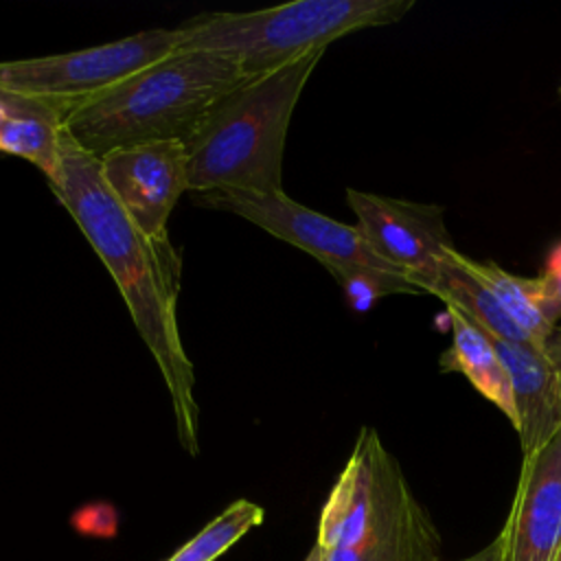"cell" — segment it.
<instances>
[{"label":"cell","instance_id":"obj_9","mask_svg":"<svg viewBox=\"0 0 561 561\" xmlns=\"http://www.w3.org/2000/svg\"><path fill=\"white\" fill-rule=\"evenodd\" d=\"M101 175L138 226L156 241L169 239V217L182 193H188L186 149L180 140H156L107 151L99 158Z\"/></svg>","mask_w":561,"mask_h":561},{"label":"cell","instance_id":"obj_14","mask_svg":"<svg viewBox=\"0 0 561 561\" xmlns=\"http://www.w3.org/2000/svg\"><path fill=\"white\" fill-rule=\"evenodd\" d=\"M471 274H476L500 300L511 320L528 335L533 346L546 351V342L559 327L561 307L550 298L541 278L517 276L493 261H473L462 256Z\"/></svg>","mask_w":561,"mask_h":561},{"label":"cell","instance_id":"obj_1","mask_svg":"<svg viewBox=\"0 0 561 561\" xmlns=\"http://www.w3.org/2000/svg\"><path fill=\"white\" fill-rule=\"evenodd\" d=\"M48 186L121 289L136 331L167 386L180 445L197 456L195 370L178 324L182 254L171 241H156L138 230L107 188L99 158L81 149L66 129L61 134L59 171Z\"/></svg>","mask_w":561,"mask_h":561},{"label":"cell","instance_id":"obj_23","mask_svg":"<svg viewBox=\"0 0 561 561\" xmlns=\"http://www.w3.org/2000/svg\"><path fill=\"white\" fill-rule=\"evenodd\" d=\"M554 561H561V548H559V552H557V557H554Z\"/></svg>","mask_w":561,"mask_h":561},{"label":"cell","instance_id":"obj_8","mask_svg":"<svg viewBox=\"0 0 561 561\" xmlns=\"http://www.w3.org/2000/svg\"><path fill=\"white\" fill-rule=\"evenodd\" d=\"M357 230L394 270L430 294L445 254L456 248L447 234L443 208L346 188Z\"/></svg>","mask_w":561,"mask_h":561},{"label":"cell","instance_id":"obj_13","mask_svg":"<svg viewBox=\"0 0 561 561\" xmlns=\"http://www.w3.org/2000/svg\"><path fill=\"white\" fill-rule=\"evenodd\" d=\"M465 254L451 248L436 274V280L430 287L432 296H438L445 307L456 309L478 329H482L491 340L513 342V344H530L528 335L511 320L493 291L469 272L465 265ZM537 348V346H535Z\"/></svg>","mask_w":561,"mask_h":561},{"label":"cell","instance_id":"obj_22","mask_svg":"<svg viewBox=\"0 0 561 561\" xmlns=\"http://www.w3.org/2000/svg\"><path fill=\"white\" fill-rule=\"evenodd\" d=\"M305 561H324V557H322V550H320V548L313 543V548L307 552Z\"/></svg>","mask_w":561,"mask_h":561},{"label":"cell","instance_id":"obj_15","mask_svg":"<svg viewBox=\"0 0 561 561\" xmlns=\"http://www.w3.org/2000/svg\"><path fill=\"white\" fill-rule=\"evenodd\" d=\"M64 114L48 103H33L0 125V153L35 164L50 182L59 171Z\"/></svg>","mask_w":561,"mask_h":561},{"label":"cell","instance_id":"obj_21","mask_svg":"<svg viewBox=\"0 0 561 561\" xmlns=\"http://www.w3.org/2000/svg\"><path fill=\"white\" fill-rule=\"evenodd\" d=\"M546 353L552 362V366L557 368V375H559V381H561V327H557L552 331V335L548 337L546 342Z\"/></svg>","mask_w":561,"mask_h":561},{"label":"cell","instance_id":"obj_18","mask_svg":"<svg viewBox=\"0 0 561 561\" xmlns=\"http://www.w3.org/2000/svg\"><path fill=\"white\" fill-rule=\"evenodd\" d=\"M550 298L561 307V241L550 250L543 274L539 276Z\"/></svg>","mask_w":561,"mask_h":561},{"label":"cell","instance_id":"obj_4","mask_svg":"<svg viewBox=\"0 0 561 561\" xmlns=\"http://www.w3.org/2000/svg\"><path fill=\"white\" fill-rule=\"evenodd\" d=\"M316 546L324 561H443L436 526L368 425L320 511Z\"/></svg>","mask_w":561,"mask_h":561},{"label":"cell","instance_id":"obj_17","mask_svg":"<svg viewBox=\"0 0 561 561\" xmlns=\"http://www.w3.org/2000/svg\"><path fill=\"white\" fill-rule=\"evenodd\" d=\"M327 270L344 291L348 307L357 313L370 311L379 298L392 294H423L405 274L399 272L364 265H335Z\"/></svg>","mask_w":561,"mask_h":561},{"label":"cell","instance_id":"obj_7","mask_svg":"<svg viewBox=\"0 0 561 561\" xmlns=\"http://www.w3.org/2000/svg\"><path fill=\"white\" fill-rule=\"evenodd\" d=\"M195 204L234 213L276 239L311 254L324 267L364 265L375 270H394L364 239L357 226L335 221L313 208L291 199L287 193L243 195V193H199ZM401 274V272H399Z\"/></svg>","mask_w":561,"mask_h":561},{"label":"cell","instance_id":"obj_20","mask_svg":"<svg viewBox=\"0 0 561 561\" xmlns=\"http://www.w3.org/2000/svg\"><path fill=\"white\" fill-rule=\"evenodd\" d=\"M458 561H504V550H502L500 537H495L482 550H478V552H473V554H469L465 559H458Z\"/></svg>","mask_w":561,"mask_h":561},{"label":"cell","instance_id":"obj_2","mask_svg":"<svg viewBox=\"0 0 561 561\" xmlns=\"http://www.w3.org/2000/svg\"><path fill=\"white\" fill-rule=\"evenodd\" d=\"M248 79L230 57L173 50L77 105L64 129L94 158L142 142H186L210 110Z\"/></svg>","mask_w":561,"mask_h":561},{"label":"cell","instance_id":"obj_16","mask_svg":"<svg viewBox=\"0 0 561 561\" xmlns=\"http://www.w3.org/2000/svg\"><path fill=\"white\" fill-rule=\"evenodd\" d=\"M265 511L250 500H234L213 517L197 535L180 546L167 561H215L232 548L245 533L256 528Z\"/></svg>","mask_w":561,"mask_h":561},{"label":"cell","instance_id":"obj_19","mask_svg":"<svg viewBox=\"0 0 561 561\" xmlns=\"http://www.w3.org/2000/svg\"><path fill=\"white\" fill-rule=\"evenodd\" d=\"M33 103H37V101L22 99V96H15V94H11V92L0 90V125H2V121H4L7 116H11V114H15V112H20V110H26V107H31Z\"/></svg>","mask_w":561,"mask_h":561},{"label":"cell","instance_id":"obj_10","mask_svg":"<svg viewBox=\"0 0 561 561\" xmlns=\"http://www.w3.org/2000/svg\"><path fill=\"white\" fill-rule=\"evenodd\" d=\"M497 537L504 561H554L561 548V432L522 456L515 497Z\"/></svg>","mask_w":561,"mask_h":561},{"label":"cell","instance_id":"obj_12","mask_svg":"<svg viewBox=\"0 0 561 561\" xmlns=\"http://www.w3.org/2000/svg\"><path fill=\"white\" fill-rule=\"evenodd\" d=\"M447 316L451 324V344L440 355L443 370L462 373L469 383L517 430L519 421L511 379L493 340L456 309L447 307Z\"/></svg>","mask_w":561,"mask_h":561},{"label":"cell","instance_id":"obj_24","mask_svg":"<svg viewBox=\"0 0 561 561\" xmlns=\"http://www.w3.org/2000/svg\"><path fill=\"white\" fill-rule=\"evenodd\" d=\"M559 94H561V88H559Z\"/></svg>","mask_w":561,"mask_h":561},{"label":"cell","instance_id":"obj_11","mask_svg":"<svg viewBox=\"0 0 561 561\" xmlns=\"http://www.w3.org/2000/svg\"><path fill=\"white\" fill-rule=\"evenodd\" d=\"M513 388L522 456L541 449L561 432V381L546 351L493 340Z\"/></svg>","mask_w":561,"mask_h":561},{"label":"cell","instance_id":"obj_3","mask_svg":"<svg viewBox=\"0 0 561 561\" xmlns=\"http://www.w3.org/2000/svg\"><path fill=\"white\" fill-rule=\"evenodd\" d=\"M324 50L259 75L226 94L184 142L188 193L276 195L289 121Z\"/></svg>","mask_w":561,"mask_h":561},{"label":"cell","instance_id":"obj_6","mask_svg":"<svg viewBox=\"0 0 561 561\" xmlns=\"http://www.w3.org/2000/svg\"><path fill=\"white\" fill-rule=\"evenodd\" d=\"M180 42L178 26L149 28L81 50L0 61V90L48 103L66 118L77 105L178 50Z\"/></svg>","mask_w":561,"mask_h":561},{"label":"cell","instance_id":"obj_5","mask_svg":"<svg viewBox=\"0 0 561 561\" xmlns=\"http://www.w3.org/2000/svg\"><path fill=\"white\" fill-rule=\"evenodd\" d=\"M414 0H296L245 13H204L180 24L178 50L230 57L245 77L283 68L353 31L399 22Z\"/></svg>","mask_w":561,"mask_h":561}]
</instances>
